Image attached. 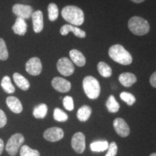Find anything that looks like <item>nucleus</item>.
Here are the masks:
<instances>
[{
	"label": "nucleus",
	"instance_id": "1",
	"mask_svg": "<svg viewBox=\"0 0 156 156\" xmlns=\"http://www.w3.org/2000/svg\"><path fill=\"white\" fill-rule=\"evenodd\" d=\"M62 16L67 22L75 26L82 25L85 20L83 11L75 5H67L64 7L62 10Z\"/></svg>",
	"mask_w": 156,
	"mask_h": 156
},
{
	"label": "nucleus",
	"instance_id": "2",
	"mask_svg": "<svg viewBox=\"0 0 156 156\" xmlns=\"http://www.w3.org/2000/svg\"><path fill=\"white\" fill-rule=\"evenodd\" d=\"M108 55L112 59L122 65H129L132 62V56L127 50L120 44L113 45L108 50Z\"/></svg>",
	"mask_w": 156,
	"mask_h": 156
},
{
	"label": "nucleus",
	"instance_id": "3",
	"mask_svg": "<svg viewBox=\"0 0 156 156\" xmlns=\"http://www.w3.org/2000/svg\"><path fill=\"white\" fill-rule=\"evenodd\" d=\"M128 28L136 36H144L150 31V24L146 20L139 16H134L128 22Z\"/></svg>",
	"mask_w": 156,
	"mask_h": 156
},
{
	"label": "nucleus",
	"instance_id": "4",
	"mask_svg": "<svg viewBox=\"0 0 156 156\" xmlns=\"http://www.w3.org/2000/svg\"><path fill=\"white\" fill-rule=\"evenodd\" d=\"M83 87L85 95L90 99H96L101 93V85L96 78L87 76L83 81Z\"/></svg>",
	"mask_w": 156,
	"mask_h": 156
},
{
	"label": "nucleus",
	"instance_id": "5",
	"mask_svg": "<svg viewBox=\"0 0 156 156\" xmlns=\"http://www.w3.org/2000/svg\"><path fill=\"white\" fill-rule=\"evenodd\" d=\"M25 138L22 134L16 133L13 134L7 141L6 145V151L7 153L11 156L17 155L20 147L24 143Z\"/></svg>",
	"mask_w": 156,
	"mask_h": 156
},
{
	"label": "nucleus",
	"instance_id": "6",
	"mask_svg": "<svg viewBox=\"0 0 156 156\" xmlns=\"http://www.w3.org/2000/svg\"><path fill=\"white\" fill-rule=\"evenodd\" d=\"M56 68L58 73L66 77L72 75L75 72V66L70 59L67 57H62L58 60Z\"/></svg>",
	"mask_w": 156,
	"mask_h": 156
},
{
	"label": "nucleus",
	"instance_id": "7",
	"mask_svg": "<svg viewBox=\"0 0 156 156\" xmlns=\"http://www.w3.org/2000/svg\"><path fill=\"white\" fill-rule=\"evenodd\" d=\"M43 69L41 59L38 57H32L25 64V70L33 76H38L41 73Z\"/></svg>",
	"mask_w": 156,
	"mask_h": 156
},
{
	"label": "nucleus",
	"instance_id": "8",
	"mask_svg": "<svg viewBox=\"0 0 156 156\" xmlns=\"http://www.w3.org/2000/svg\"><path fill=\"white\" fill-rule=\"evenodd\" d=\"M12 11L16 16L22 17L23 19L30 18L34 12V9L30 5H25L23 4H15L13 5Z\"/></svg>",
	"mask_w": 156,
	"mask_h": 156
},
{
	"label": "nucleus",
	"instance_id": "9",
	"mask_svg": "<svg viewBox=\"0 0 156 156\" xmlns=\"http://www.w3.org/2000/svg\"><path fill=\"white\" fill-rule=\"evenodd\" d=\"M71 145L76 153H83L85 150V136L84 134L79 132L74 134L72 138Z\"/></svg>",
	"mask_w": 156,
	"mask_h": 156
},
{
	"label": "nucleus",
	"instance_id": "10",
	"mask_svg": "<svg viewBox=\"0 0 156 156\" xmlns=\"http://www.w3.org/2000/svg\"><path fill=\"white\" fill-rule=\"evenodd\" d=\"M64 132L63 129L59 127L48 128L44 133L45 140L49 142H57L64 137Z\"/></svg>",
	"mask_w": 156,
	"mask_h": 156
},
{
	"label": "nucleus",
	"instance_id": "11",
	"mask_svg": "<svg viewBox=\"0 0 156 156\" xmlns=\"http://www.w3.org/2000/svg\"><path fill=\"white\" fill-rule=\"evenodd\" d=\"M51 85L56 90L60 93H67L71 90V83L60 77H54L51 80Z\"/></svg>",
	"mask_w": 156,
	"mask_h": 156
},
{
	"label": "nucleus",
	"instance_id": "12",
	"mask_svg": "<svg viewBox=\"0 0 156 156\" xmlns=\"http://www.w3.org/2000/svg\"><path fill=\"white\" fill-rule=\"evenodd\" d=\"M115 131L122 137H126L130 133V129L126 122L122 118H116L113 122Z\"/></svg>",
	"mask_w": 156,
	"mask_h": 156
},
{
	"label": "nucleus",
	"instance_id": "13",
	"mask_svg": "<svg viewBox=\"0 0 156 156\" xmlns=\"http://www.w3.org/2000/svg\"><path fill=\"white\" fill-rule=\"evenodd\" d=\"M60 34L62 36H67L69 32H73L75 36L78 38H84L86 37V33L85 31L81 30L80 28H77V26L73 25L71 24H66L62 26L59 30Z\"/></svg>",
	"mask_w": 156,
	"mask_h": 156
},
{
	"label": "nucleus",
	"instance_id": "14",
	"mask_svg": "<svg viewBox=\"0 0 156 156\" xmlns=\"http://www.w3.org/2000/svg\"><path fill=\"white\" fill-rule=\"evenodd\" d=\"M31 17H32L34 31L36 34H39L44 29V15L42 11H35L34 12H33Z\"/></svg>",
	"mask_w": 156,
	"mask_h": 156
},
{
	"label": "nucleus",
	"instance_id": "15",
	"mask_svg": "<svg viewBox=\"0 0 156 156\" xmlns=\"http://www.w3.org/2000/svg\"><path fill=\"white\" fill-rule=\"evenodd\" d=\"M12 30L15 33V34L18 36H25L28 30V24L25 19L22 17H17L15 20V24L12 26Z\"/></svg>",
	"mask_w": 156,
	"mask_h": 156
},
{
	"label": "nucleus",
	"instance_id": "16",
	"mask_svg": "<svg viewBox=\"0 0 156 156\" xmlns=\"http://www.w3.org/2000/svg\"><path fill=\"white\" fill-rule=\"evenodd\" d=\"M8 108L15 114H20L23 112V106L20 101L15 96H9L6 100Z\"/></svg>",
	"mask_w": 156,
	"mask_h": 156
},
{
	"label": "nucleus",
	"instance_id": "17",
	"mask_svg": "<svg viewBox=\"0 0 156 156\" xmlns=\"http://www.w3.org/2000/svg\"><path fill=\"white\" fill-rule=\"evenodd\" d=\"M69 56L73 63L78 67H83L86 63V58L81 51L77 49H72L69 51Z\"/></svg>",
	"mask_w": 156,
	"mask_h": 156
},
{
	"label": "nucleus",
	"instance_id": "18",
	"mask_svg": "<svg viewBox=\"0 0 156 156\" xmlns=\"http://www.w3.org/2000/svg\"><path fill=\"white\" fill-rule=\"evenodd\" d=\"M119 81L123 86L129 87L136 82V76L131 73H122L119 77Z\"/></svg>",
	"mask_w": 156,
	"mask_h": 156
},
{
	"label": "nucleus",
	"instance_id": "19",
	"mask_svg": "<svg viewBox=\"0 0 156 156\" xmlns=\"http://www.w3.org/2000/svg\"><path fill=\"white\" fill-rule=\"evenodd\" d=\"M13 80H14L15 84L19 88L23 90H28L30 88V83L24 76L18 73H15L13 74Z\"/></svg>",
	"mask_w": 156,
	"mask_h": 156
},
{
	"label": "nucleus",
	"instance_id": "20",
	"mask_svg": "<svg viewBox=\"0 0 156 156\" xmlns=\"http://www.w3.org/2000/svg\"><path fill=\"white\" fill-rule=\"evenodd\" d=\"M91 114H92V108L87 105H84L78 109L77 117L78 120L84 122L89 119Z\"/></svg>",
	"mask_w": 156,
	"mask_h": 156
},
{
	"label": "nucleus",
	"instance_id": "21",
	"mask_svg": "<svg viewBox=\"0 0 156 156\" xmlns=\"http://www.w3.org/2000/svg\"><path fill=\"white\" fill-rule=\"evenodd\" d=\"M98 71L103 77H109L112 75V67L104 62H100L97 66Z\"/></svg>",
	"mask_w": 156,
	"mask_h": 156
},
{
	"label": "nucleus",
	"instance_id": "22",
	"mask_svg": "<svg viewBox=\"0 0 156 156\" xmlns=\"http://www.w3.org/2000/svg\"><path fill=\"white\" fill-rule=\"evenodd\" d=\"M48 112V107L45 103H41L36 106L33 112V115L36 119H44Z\"/></svg>",
	"mask_w": 156,
	"mask_h": 156
},
{
	"label": "nucleus",
	"instance_id": "23",
	"mask_svg": "<svg viewBox=\"0 0 156 156\" xmlns=\"http://www.w3.org/2000/svg\"><path fill=\"white\" fill-rule=\"evenodd\" d=\"M108 142L106 140H98L90 144V149L93 152H103L108 148Z\"/></svg>",
	"mask_w": 156,
	"mask_h": 156
},
{
	"label": "nucleus",
	"instance_id": "24",
	"mask_svg": "<svg viewBox=\"0 0 156 156\" xmlns=\"http://www.w3.org/2000/svg\"><path fill=\"white\" fill-rule=\"evenodd\" d=\"M106 108L110 113H116L119 112L120 108V105L117 102L116 98L113 95H111L108 97V100L106 103Z\"/></svg>",
	"mask_w": 156,
	"mask_h": 156
},
{
	"label": "nucleus",
	"instance_id": "25",
	"mask_svg": "<svg viewBox=\"0 0 156 156\" xmlns=\"http://www.w3.org/2000/svg\"><path fill=\"white\" fill-rule=\"evenodd\" d=\"M1 86L7 93L12 94V93H15V87L12 85V83L11 78L9 76H5V77H3L1 82Z\"/></svg>",
	"mask_w": 156,
	"mask_h": 156
},
{
	"label": "nucleus",
	"instance_id": "26",
	"mask_svg": "<svg viewBox=\"0 0 156 156\" xmlns=\"http://www.w3.org/2000/svg\"><path fill=\"white\" fill-rule=\"evenodd\" d=\"M48 19L51 22L55 21L58 17V8L55 3H50L48 6Z\"/></svg>",
	"mask_w": 156,
	"mask_h": 156
},
{
	"label": "nucleus",
	"instance_id": "27",
	"mask_svg": "<svg viewBox=\"0 0 156 156\" xmlns=\"http://www.w3.org/2000/svg\"><path fill=\"white\" fill-rule=\"evenodd\" d=\"M20 156H40V153L27 145H23L20 151Z\"/></svg>",
	"mask_w": 156,
	"mask_h": 156
},
{
	"label": "nucleus",
	"instance_id": "28",
	"mask_svg": "<svg viewBox=\"0 0 156 156\" xmlns=\"http://www.w3.org/2000/svg\"><path fill=\"white\" fill-rule=\"evenodd\" d=\"M9 58V52L7 44L3 38H0V60L6 61Z\"/></svg>",
	"mask_w": 156,
	"mask_h": 156
},
{
	"label": "nucleus",
	"instance_id": "29",
	"mask_svg": "<svg viewBox=\"0 0 156 156\" xmlns=\"http://www.w3.org/2000/svg\"><path fill=\"white\" fill-rule=\"evenodd\" d=\"M120 98L124 101L129 106H132L136 101V98L134 95L128 92H122L120 94Z\"/></svg>",
	"mask_w": 156,
	"mask_h": 156
},
{
	"label": "nucleus",
	"instance_id": "30",
	"mask_svg": "<svg viewBox=\"0 0 156 156\" xmlns=\"http://www.w3.org/2000/svg\"><path fill=\"white\" fill-rule=\"evenodd\" d=\"M54 119L57 122H66L68 119V115L62 109L56 108L54 112Z\"/></svg>",
	"mask_w": 156,
	"mask_h": 156
},
{
	"label": "nucleus",
	"instance_id": "31",
	"mask_svg": "<svg viewBox=\"0 0 156 156\" xmlns=\"http://www.w3.org/2000/svg\"><path fill=\"white\" fill-rule=\"evenodd\" d=\"M63 106L68 111H73L74 109L73 98L69 95H67L63 98Z\"/></svg>",
	"mask_w": 156,
	"mask_h": 156
},
{
	"label": "nucleus",
	"instance_id": "32",
	"mask_svg": "<svg viewBox=\"0 0 156 156\" xmlns=\"http://www.w3.org/2000/svg\"><path fill=\"white\" fill-rule=\"evenodd\" d=\"M108 152L105 156H116L118 151V147H117L116 143L115 142H112V143L109 144Z\"/></svg>",
	"mask_w": 156,
	"mask_h": 156
},
{
	"label": "nucleus",
	"instance_id": "33",
	"mask_svg": "<svg viewBox=\"0 0 156 156\" xmlns=\"http://www.w3.org/2000/svg\"><path fill=\"white\" fill-rule=\"evenodd\" d=\"M7 121V119L5 113L2 109H0V128H2L6 125Z\"/></svg>",
	"mask_w": 156,
	"mask_h": 156
},
{
	"label": "nucleus",
	"instance_id": "34",
	"mask_svg": "<svg viewBox=\"0 0 156 156\" xmlns=\"http://www.w3.org/2000/svg\"><path fill=\"white\" fill-rule=\"evenodd\" d=\"M150 83L152 86L156 88V71L150 77Z\"/></svg>",
	"mask_w": 156,
	"mask_h": 156
},
{
	"label": "nucleus",
	"instance_id": "35",
	"mask_svg": "<svg viewBox=\"0 0 156 156\" xmlns=\"http://www.w3.org/2000/svg\"><path fill=\"white\" fill-rule=\"evenodd\" d=\"M4 147H5V144H4L3 140L0 139V155L2 153V152L4 151Z\"/></svg>",
	"mask_w": 156,
	"mask_h": 156
},
{
	"label": "nucleus",
	"instance_id": "36",
	"mask_svg": "<svg viewBox=\"0 0 156 156\" xmlns=\"http://www.w3.org/2000/svg\"><path fill=\"white\" fill-rule=\"evenodd\" d=\"M132 2H134V3H137V4H139V3H142V2H143L144 1H145V0H131Z\"/></svg>",
	"mask_w": 156,
	"mask_h": 156
},
{
	"label": "nucleus",
	"instance_id": "37",
	"mask_svg": "<svg viewBox=\"0 0 156 156\" xmlns=\"http://www.w3.org/2000/svg\"><path fill=\"white\" fill-rule=\"evenodd\" d=\"M149 156H156V153H152V154H151V155H150Z\"/></svg>",
	"mask_w": 156,
	"mask_h": 156
}]
</instances>
